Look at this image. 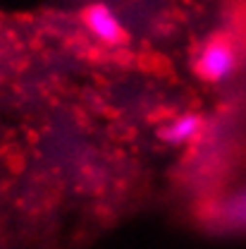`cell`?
I'll use <instances>...</instances> for the list:
<instances>
[{"mask_svg":"<svg viewBox=\"0 0 246 249\" xmlns=\"http://www.w3.org/2000/svg\"><path fill=\"white\" fill-rule=\"evenodd\" d=\"M213 220L222 230H246V185L239 187L237 192L227 194L213 211Z\"/></svg>","mask_w":246,"mask_h":249,"instance_id":"3957f363","label":"cell"},{"mask_svg":"<svg viewBox=\"0 0 246 249\" xmlns=\"http://www.w3.org/2000/svg\"><path fill=\"white\" fill-rule=\"evenodd\" d=\"M201 132H203V118L196 115V113H182V115L172 118L160 129V137L170 146H182V144H189V142L198 139Z\"/></svg>","mask_w":246,"mask_h":249,"instance_id":"277c9868","label":"cell"},{"mask_svg":"<svg viewBox=\"0 0 246 249\" xmlns=\"http://www.w3.org/2000/svg\"><path fill=\"white\" fill-rule=\"evenodd\" d=\"M196 72L198 77L213 84L227 82L237 72V51L225 38L208 41L196 55Z\"/></svg>","mask_w":246,"mask_h":249,"instance_id":"6da1fadb","label":"cell"},{"mask_svg":"<svg viewBox=\"0 0 246 249\" xmlns=\"http://www.w3.org/2000/svg\"><path fill=\"white\" fill-rule=\"evenodd\" d=\"M84 27L86 31L91 34L96 41L100 43H120L124 36V29H122V22L117 19V15L103 5V2H96L91 7H86L84 12Z\"/></svg>","mask_w":246,"mask_h":249,"instance_id":"7a4b0ae2","label":"cell"}]
</instances>
